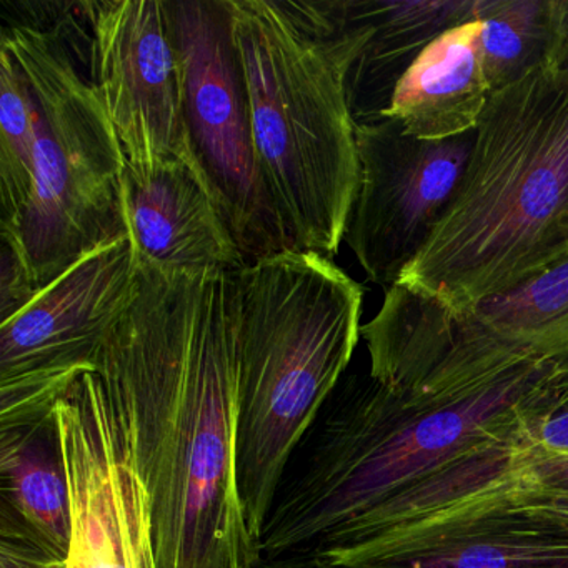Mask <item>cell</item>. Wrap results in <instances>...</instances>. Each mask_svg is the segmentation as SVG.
Instances as JSON below:
<instances>
[{
  "label": "cell",
  "instance_id": "obj_24",
  "mask_svg": "<svg viewBox=\"0 0 568 568\" xmlns=\"http://www.w3.org/2000/svg\"><path fill=\"white\" fill-rule=\"evenodd\" d=\"M561 41L558 51V68L568 69V0H560Z\"/></svg>",
  "mask_w": 568,
  "mask_h": 568
},
{
  "label": "cell",
  "instance_id": "obj_9",
  "mask_svg": "<svg viewBox=\"0 0 568 568\" xmlns=\"http://www.w3.org/2000/svg\"><path fill=\"white\" fill-rule=\"evenodd\" d=\"M79 9L88 28L89 75L125 169L142 174L184 162L204 178L189 139L168 0H84Z\"/></svg>",
  "mask_w": 568,
  "mask_h": 568
},
{
  "label": "cell",
  "instance_id": "obj_12",
  "mask_svg": "<svg viewBox=\"0 0 568 568\" xmlns=\"http://www.w3.org/2000/svg\"><path fill=\"white\" fill-rule=\"evenodd\" d=\"M129 234L138 255L168 271L237 272L248 264L205 179L184 162L124 172Z\"/></svg>",
  "mask_w": 568,
  "mask_h": 568
},
{
  "label": "cell",
  "instance_id": "obj_21",
  "mask_svg": "<svg viewBox=\"0 0 568 568\" xmlns=\"http://www.w3.org/2000/svg\"><path fill=\"white\" fill-rule=\"evenodd\" d=\"M0 244V324H4L21 314L39 292L21 254L2 239Z\"/></svg>",
  "mask_w": 568,
  "mask_h": 568
},
{
  "label": "cell",
  "instance_id": "obj_10",
  "mask_svg": "<svg viewBox=\"0 0 568 568\" xmlns=\"http://www.w3.org/2000/svg\"><path fill=\"white\" fill-rule=\"evenodd\" d=\"M357 135L361 182L344 241L375 284H397L424 251L464 178L475 131L422 141L400 122H362Z\"/></svg>",
  "mask_w": 568,
  "mask_h": 568
},
{
  "label": "cell",
  "instance_id": "obj_20",
  "mask_svg": "<svg viewBox=\"0 0 568 568\" xmlns=\"http://www.w3.org/2000/svg\"><path fill=\"white\" fill-rule=\"evenodd\" d=\"M0 568H68V557L42 540L2 501Z\"/></svg>",
  "mask_w": 568,
  "mask_h": 568
},
{
  "label": "cell",
  "instance_id": "obj_23",
  "mask_svg": "<svg viewBox=\"0 0 568 568\" xmlns=\"http://www.w3.org/2000/svg\"><path fill=\"white\" fill-rule=\"evenodd\" d=\"M255 568H338L314 555H302V557H285L277 560H262Z\"/></svg>",
  "mask_w": 568,
  "mask_h": 568
},
{
  "label": "cell",
  "instance_id": "obj_7",
  "mask_svg": "<svg viewBox=\"0 0 568 568\" xmlns=\"http://www.w3.org/2000/svg\"><path fill=\"white\" fill-rule=\"evenodd\" d=\"M192 154L247 262L291 251L265 189L229 0H168Z\"/></svg>",
  "mask_w": 568,
  "mask_h": 568
},
{
  "label": "cell",
  "instance_id": "obj_18",
  "mask_svg": "<svg viewBox=\"0 0 568 568\" xmlns=\"http://www.w3.org/2000/svg\"><path fill=\"white\" fill-rule=\"evenodd\" d=\"M480 22L478 51L491 92L558 65L560 0H487Z\"/></svg>",
  "mask_w": 568,
  "mask_h": 568
},
{
  "label": "cell",
  "instance_id": "obj_13",
  "mask_svg": "<svg viewBox=\"0 0 568 568\" xmlns=\"http://www.w3.org/2000/svg\"><path fill=\"white\" fill-rule=\"evenodd\" d=\"M487 0H344L368 38L348 72L355 122L378 121L402 75L448 29L480 21Z\"/></svg>",
  "mask_w": 568,
  "mask_h": 568
},
{
  "label": "cell",
  "instance_id": "obj_11",
  "mask_svg": "<svg viewBox=\"0 0 568 568\" xmlns=\"http://www.w3.org/2000/svg\"><path fill=\"white\" fill-rule=\"evenodd\" d=\"M71 495L68 568H158L151 501L98 374L55 405Z\"/></svg>",
  "mask_w": 568,
  "mask_h": 568
},
{
  "label": "cell",
  "instance_id": "obj_22",
  "mask_svg": "<svg viewBox=\"0 0 568 568\" xmlns=\"http://www.w3.org/2000/svg\"><path fill=\"white\" fill-rule=\"evenodd\" d=\"M531 438L550 450L568 452V408L541 418L531 430Z\"/></svg>",
  "mask_w": 568,
  "mask_h": 568
},
{
  "label": "cell",
  "instance_id": "obj_17",
  "mask_svg": "<svg viewBox=\"0 0 568 568\" xmlns=\"http://www.w3.org/2000/svg\"><path fill=\"white\" fill-rule=\"evenodd\" d=\"M474 312L495 335L550 372L568 408V261Z\"/></svg>",
  "mask_w": 568,
  "mask_h": 568
},
{
  "label": "cell",
  "instance_id": "obj_19",
  "mask_svg": "<svg viewBox=\"0 0 568 568\" xmlns=\"http://www.w3.org/2000/svg\"><path fill=\"white\" fill-rule=\"evenodd\" d=\"M38 114L18 59L0 45V234H14L36 187Z\"/></svg>",
  "mask_w": 568,
  "mask_h": 568
},
{
  "label": "cell",
  "instance_id": "obj_14",
  "mask_svg": "<svg viewBox=\"0 0 568 568\" xmlns=\"http://www.w3.org/2000/svg\"><path fill=\"white\" fill-rule=\"evenodd\" d=\"M481 22L448 29L422 51L395 88L384 118L422 141L470 134L491 88L478 51Z\"/></svg>",
  "mask_w": 568,
  "mask_h": 568
},
{
  "label": "cell",
  "instance_id": "obj_3",
  "mask_svg": "<svg viewBox=\"0 0 568 568\" xmlns=\"http://www.w3.org/2000/svg\"><path fill=\"white\" fill-rule=\"evenodd\" d=\"M255 154L291 251L337 254L361 182L348 72L368 29L344 0H229Z\"/></svg>",
  "mask_w": 568,
  "mask_h": 568
},
{
  "label": "cell",
  "instance_id": "obj_15",
  "mask_svg": "<svg viewBox=\"0 0 568 568\" xmlns=\"http://www.w3.org/2000/svg\"><path fill=\"white\" fill-rule=\"evenodd\" d=\"M338 568H568V541L468 530L407 544H354L315 551Z\"/></svg>",
  "mask_w": 568,
  "mask_h": 568
},
{
  "label": "cell",
  "instance_id": "obj_1",
  "mask_svg": "<svg viewBox=\"0 0 568 568\" xmlns=\"http://www.w3.org/2000/svg\"><path fill=\"white\" fill-rule=\"evenodd\" d=\"M139 257V255H138ZM235 272L139 257L98 372L151 501L158 568H255L237 480Z\"/></svg>",
  "mask_w": 568,
  "mask_h": 568
},
{
  "label": "cell",
  "instance_id": "obj_4",
  "mask_svg": "<svg viewBox=\"0 0 568 568\" xmlns=\"http://www.w3.org/2000/svg\"><path fill=\"white\" fill-rule=\"evenodd\" d=\"M568 261V69L544 65L491 92L464 178L397 284L452 312Z\"/></svg>",
  "mask_w": 568,
  "mask_h": 568
},
{
  "label": "cell",
  "instance_id": "obj_8",
  "mask_svg": "<svg viewBox=\"0 0 568 568\" xmlns=\"http://www.w3.org/2000/svg\"><path fill=\"white\" fill-rule=\"evenodd\" d=\"M138 264L131 234L122 235L0 324V428L54 417L79 378L98 372L102 345L134 297Z\"/></svg>",
  "mask_w": 568,
  "mask_h": 568
},
{
  "label": "cell",
  "instance_id": "obj_6",
  "mask_svg": "<svg viewBox=\"0 0 568 568\" xmlns=\"http://www.w3.org/2000/svg\"><path fill=\"white\" fill-rule=\"evenodd\" d=\"M0 45L14 54L38 114L36 187L14 234H0L24 258L38 292L92 252L129 234L125 159L111 119L78 62L84 18L78 2H9Z\"/></svg>",
  "mask_w": 568,
  "mask_h": 568
},
{
  "label": "cell",
  "instance_id": "obj_16",
  "mask_svg": "<svg viewBox=\"0 0 568 568\" xmlns=\"http://www.w3.org/2000/svg\"><path fill=\"white\" fill-rule=\"evenodd\" d=\"M0 477L4 504L68 557L71 495L55 417L0 428Z\"/></svg>",
  "mask_w": 568,
  "mask_h": 568
},
{
  "label": "cell",
  "instance_id": "obj_5",
  "mask_svg": "<svg viewBox=\"0 0 568 568\" xmlns=\"http://www.w3.org/2000/svg\"><path fill=\"white\" fill-rule=\"evenodd\" d=\"M237 480L261 548L298 445L361 341L364 287L317 252L284 251L235 272Z\"/></svg>",
  "mask_w": 568,
  "mask_h": 568
},
{
  "label": "cell",
  "instance_id": "obj_2",
  "mask_svg": "<svg viewBox=\"0 0 568 568\" xmlns=\"http://www.w3.org/2000/svg\"><path fill=\"white\" fill-rule=\"evenodd\" d=\"M564 408L538 365L454 400H410L371 377L334 392L275 495L262 560L324 550L385 501Z\"/></svg>",
  "mask_w": 568,
  "mask_h": 568
}]
</instances>
